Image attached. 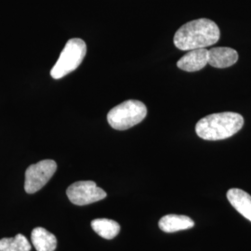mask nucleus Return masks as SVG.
Returning a JSON list of instances; mask_svg holds the SVG:
<instances>
[{
	"mask_svg": "<svg viewBox=\"0 0 251 251\" xmlns=\"http://www.w3.org/2000/svg\"><path fill=\"white\" fill-rule=\"evenodd\" d=\"M220 29L209 19L191 21L183 25L174 36V44L180 50L206 49L220 39Z\"/></svg>",
	"mask_w": 251,
	"mask_h": 251,
	"instance_id": "1",
	"label": "nucleus"
},
{
	"mask_svg": "<svg viewBox=\"0 0 251 251\" xmlns=\"http://www.w3.org/2000/svg\"><path fill=\"white\" fill-rule=\"evenodd\" d=\"M244 125L241 115L225 112L203 117L196 126L197 134L206 141H220L237 133Z\"/></svg>",
	"mask_w": 251,
	"mask_h": 251,
	"instance_id": "2",
	"label": "nucleus"
},
{
	"mask_svg": "<svg viewBox=\"0 0 251 251\" xmlns=\"http://www.w3.org/2000/svg\"><path fill=\"white\" fill-rule=\"evenodd\" d=\"M147 108L144 102L137 100H128L110 110L108 113L109 125L117 130H126L144 120Z\"/></svg>",
	"mask_w": 251,
	"mask_h": 251,
	"instance_id": "3",
	"label": "nucleus"
},
{
	"mask_svg": "<svg viewBox=\"0 0 251 251\" xmlns=\"http://www.w3.org/2000/svg\"><path fill=\"white\" fill-rule=\"evenodd\" d=\"M87 53V45L80 38H72L67 41L63 51L55 63L50 75L54 79H60L75 71L84 60Z\"/></svg>",
	"mask_w": 251,
	"mask_h": 251,
	"instance_id": "4",
	"label": "nucleus"
},
{
	"mask_svg": "<svg viewBox=\"0 0 251 251\" xmlns=\"http://www.w3.org/2000/svg\"><path fill=\"white\" fill-rule=\"evenodd\" d=\"M57 170V164L51 159H46L33 164L25 171V190L27 194H35L43 188L52 178Z\"/></svg>",
	"mask_w": 251,
	"mask_h": 251,
	"instance_id": "5",
	"label": "nucleus"
},
{
	"mask_svg": "<svg viewBox=\"0 0 251 251\" xmlns=\"http://www.w3.org/2000/svg\"><path fill=\"white\" fill-rule=\"evenodd\" d=\"M66 195L73 204L86 206L106 198L104 190L100 188L92 180H81L71 184L66 191Z\"/></svg>",
	"mask_w": 251,
	"mask_h": 251,
	"instance_id": "6",
	"label": "nucleus"
},
{
	"mask_svg": "<svg viewBox=\"0 0 251 251\" xmlns=\"http://www.w3.org/2000/svg\"><path fill=\"white\" fill-rule=\"evenodd\" d=\"M207 63L208 50L206 49H198L189 50L182 56L178 61L177 66L186 72H197L204 68Z\"/></svg>",
	"mask_w": 251,
	"mask_h": 251,
	"instance_id": "7",
	"label": "nucleus"
},
{
	"mask_svg": "<svg viewBox=\"0 0 251 251\" xmlns=\"http://www.w3.org/2000/svg\"><path fill=\"white\" fill-rule=\"evenodd\" d=\"M238 60L236 50L227 47H217L208 50V63L216 68H227Z\"/></svg>",
	"mask_w": 251,
	"mask_h": 251,
	"instance_id": "8",
	"label": "nucleus"
},
{
	"mask_svg": "<svg viewBox=\"0 0 251 251\" xmlns=\"http://www.w3.org/2000/svg\"><path fill=\"white\" fill-rule=\"evenodd\" d=\"M230 204L247 220L251 222V196L241 189L232 188L227 192Z\"/></svg>",
	"mask_w": 251,
	"mask_h": 251,
	"instance_id": "9",
	"label": "nucleus"
},
{
	"mask_svg": "<svg viewBox=\"0 0 251 251\" xmlns=\"http://www.w3.org/2000/svg\"><path fill=\"white\" fill-rule=\"evenodd\" d=\"M158 226L163 232L175 233L193 228L195 222L187 216L169 214L160 219Z\"/></svg>",
	"mask_w": 251,
	"mask_h": 251,
	"instance_id": "10",
	"label": "nucleus"
},
{
	"mask_svg": "<svg viewBox=\"0 0 251 251\" xmlns=\"http://www.w3.org/2000/svg\"><path fill=\"white\" fill-rule=\"evenodd\" d=\"M31 240L36 251H54L57 248V238L42 227H36L31 233Z\"/></svg>",
	"mask_w": 251,
	"mask_h": 251,
	"instance_id": "11",
	"label": "nucleus"
},
{
	"mask_svg": "<svg viewBox=\"0 0 251 251\" xmlns=\"http://www.w3.org/2000/svg\"><path fill=\"white\" fill-rule=\"evenodd\" d=\"M94 232L105 239H113L120 232V225L116 221L109 219H96L91 222Z\"/></svg>",
	"mask_w": 251,
	"mask_h": 251,
	"instance_id": "12",
	"label": "nucleus"
},
{
	"mask_svg": "<svg viewBox=\"0 0 251 251\" xmlns=\"http://www.w3.org/2000/svg\"><path fill=\"white\" fill-rule=\"evenodd\" d=\"M31 245L26 237L19 233L11 238L0 239V251H30Z\"/></svg>",
	"mask_w": 251,
	"mask_h": 251,
	"instance_id": "13",
	"label": "nucleus"
}]
</instances>
